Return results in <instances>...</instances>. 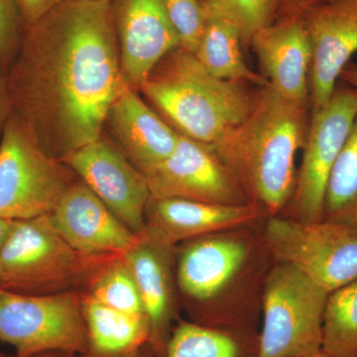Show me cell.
Segmentation results:
<instances>
[{
  "mask_svg": "<svg viewBox=\"0 0 357 357\" xmlns=\"http://www.w3.org/2000/svg\"><path fill=\"white\" fill-rule=\"evenodd\" d=\"M6 79L11 110L54 159L98 140L129 88L109 2L58 0L25 28Z\"/></svg>",
  "mask_w": 357,
  "mask_h": 357,
  "instance_id": "1",
  "label": "cell"
},
{
  "mask_svg": "<svg viewBox=\"0 0 357 357\" xmlns=\"http://www.w3.org/2000/svg\"><path fill=\"white\" fill-rule=\"evenodd\" d=\"M303 357H333L330 354H326L324 351H319L318 354H312V356H303Z\"/></svg>",
  "mask_w": 357,
  "mask_h": 357,
  "instance_id": "36",
  "label": "cell"
},
{
  "mask_svg": "<svg viewBox=\"0 0 357 357\" xmlns=\"http://www.w3.org/2000/svg\"><path fill=\"white\" fill-rule=\"evenodd\" d=\"M0 344L13 357L48 351L88 354L83 298L74 293L25 295L0 288Z\"/></svg>",
  "mask_w": 357,
  "mask_h": 357,
  "instance_id": "9",
  "label": "cell"
},
{
  "mask_svg": "<svg viewBox=\"0 0 357 357\" xmlns=\"http://www.w3.org/2000/svg\"><path fill=\"white\" fill-rule=\"evenodd\" d=\"M0 357H7L6 356V354H4V352L2 351L1 349H0Z\"/></svg>",
  "mask_w": 357,
  "mask_h": 357,
  "instance_id": "37",
  "label": "cell"
},
{
  "mask_svg": "<svg viewBox=\"0 0 357 357\" xmlns=\"http://www.w3.org/2000/svg\"><path fill=\"white\" fill-rule=\"evenodd\" d=\"M256 89L213 76L194 54L178 47L160 61L139 89L178 133L215 146L246 119Z\"/></svg>",
  "mask_w": 357,
  "mask_h": 357,
  "instance_id": "4",
  "label": "cell"
},
{
  "mask_svg": "<svg viewBox=\"0 0 357 357\" xmlns=\"http://www.w3.org/2000/svg\"><path fill=\"white\" fill-rule=\"evenodd\" d=\"M175 248L145 229L122 255L132 272L149 323L148 349L163 357L174 328L176 304Z\"/></svg>",
  "mask_w": 357,
  "mask_h": 357,
  "instance_id": "16",
  "label": "cell"
},
{
  "mask_svg": "<svg viewBox=\"0 0 357 357\" xmlns=\"http://www.w3.org/2000/svg\"><path fill=\"white\" fill-rule=\"evenodd\" d=\"M149 354L152 356L151 351H150L148 347H145V349H141V351L135 352V354H129V356L123 357H149Z\"/></svg>",
  "mask_w": 357,
  "mask_h": 357,
  "instance_id": "35",
  "label": "cell"
},
{
  "mask_svg": "<svg viewBox=\"0 0 357 357\" xmlns=\"http://www.w3.org/2000/svg\"><path fill=\"white\" fill-rule=\"evenodd\" d=\"M357 115V89L337 86L330 100L311 114L292 199L279 215L321 222L326 185Z\"/></svg>",
  "mask_w": 357,
  "mask_h": 357,
  "instance_id": "10",
  "label": "cell"
},
{
  "mask_svg": "<svg viewBox=\"0 0 357 357\" xmlns=\"http://www.w3.org/2000/svg\"><path fill=\"white\" fill-rule=\"evenodd\" d=\"M250 47L269 84L288 100L310 107L312 52L300 14L282 16L262 28Z\"/></svg>",
  "mask_w": 357,
  "mask_h": 357,
  "instance_id": "17",
  "label": "cell"
},
{
  "mask_svg": "<svg viewBox=\"0 0 357 357\" xmlns=\"http://www.w3.org/2000/svg\"><path fill=\"white\" fill-rule=\"evenodd\" d=\"M23 24L16 0H0V69H10L23 36Z\"/></svg>",
  "mask_w": 357,
  "mask_h": 357,
  "instance_id": "28",
  "label": "cell"
},
{
  "mask_svg": "<svg viewBox=\"0 0 357 357\" xmlns=\"http://www.w3.org/2000/svg\"><path fill=\"white\" fill-rule=\"evenodd\" d=\"M63 166L11 110L0 138V218L50 215L72 184Z\"/></svg>",
  "mask_w": 357,
  "mask_h": 357,
  "instance_id": "8",
  "label": "cell"
},
{
  "mask_svg": "<svg viewBox=\"0 0 357 357\" xmlns=\"http://www.w3.org/2000/svg\"><path fill=\"white\" fill-rule=\"evenodd\" d=\"M257 225L176 246V282L183 297L192 303V323L255 331L263 284L274 263Z\"/></svg>",
  "mask_w": 357,
  "mask_h": 357,
  "instance_id": "2",
  "label": "cell"
},
{
  "mask_svg": "<svg viewBox=\"0 0 357 357\" xmlns=\"http://www.w3.org/2000/svg\"><path fill=\"white\" fill-rule=\"evenodd\" d=\"M259 333L227 330L180 321L174 326L163 357H256Z\"/></svg>",
  "mask_w": 357,
  "mask_h": 357,
  "instance_id": "21",
  "label": "cell"
},
{
  "mask_svg": "<svg viewBox=\"0 0 357 357\" xmlns=\"http://www.w3.org/2000/svg\"><path fill=\"white\" fill-rule=\"evenodd\" d=\"M10 112L11 105L8 91H7L6 75L0 69V138Z\"/></svg>",
  "mask_w": 357,
  "mask_h": 357,
  "instance_id": "30",
  "label": "cell"
},
{
  "mask_svg": "<svg viewBox=\"0 0 357 357\" xmlns=\"http://www.w3.org/2000/svg\"><path fill=\"white\" fill-rule=\"evenodd\" d=\"M328 297L295 268L274 262L263 284L256 357H303L321 351Z\"/></svg>",
  "mask_w": 357,
  "mask_h": 357,
  "instance_id": "5",
  "label": "cell"
},
{
  "mask_svg": "<svg viewBox=\"0 0 357 357\" xmlns=\"http://www.w3.org/2000/svg\"><path fill=\"white\" fill-rule=\"evenodd\" d=\"M284 0H204V17L229 21L239 30L243 48L253 36L278 18Z\"/></svg>",
  "mask_w": 357,
  "mask_h": 357,
  "instance_id": "26",
  "label": "cell"
},
{
  "mask_svg": "<svg viewBox=\"0 0 357 357\" xmlns=\"http://www.w3.org/2000/svg\"><path fill=\"white\" fill-rule=\"evenodd\" d=\"M58 0H16L23 29L34 24L57 3Z\"/></svg>",
  "mask_w": 357,
  "mask_h": 357,
  "instance_id": "29",
  "label": "cell"
},
{
  "mask_svg": "<svg viewBox=\"0 0 357 357\" xmlns=\"http://www.w3.org/2000/svg\"><path fill=\"white\" fill-rule=\"evenodd\" d=\"M204 0H163L167 16L177 33L181 48L195 54L206 27Z\"/></svg>",
  "mask_w": 357,
  "mask_h": 357,
  "instance_id": "27",
  "label": "cell"
},
{
  "mask_svg": "<svg viewBox=\"0 0 357 357\" xmlns=\"http://www.w3.org/2000/svg\"><path fill=\"white\" fill-rule=\"evenodd\" d=\"M340 79L352 88L357 89V64H349L342 70Z\"/></svg>",
  "mask_w": 357,
  "mask_h": 357,
  "instance_id": "32",
  "label": "cell"
},
{
  "mask_svg": "<svg viewBox=\"0 0 357 357\" xmlns=\"http://www.w3.org/2000/svg\"><path fill=\"white\" fill-rule=\"evenodd\" d=\"M107 260L77 252L55 229L50 215L15 220L0 250V288L25 295L68 292Z\"/></svg>",
  "mask_w": 357,
  "mask_h": 357,
  "instance_id": "6",
  "label": "cell"
},
{
  "mask_svg": "<svg viewBox=\"0 0 357 357\" xmlns=\"http://www.w3.org/2000/svg\"><path fill=\"white\" fill-rule=\"evenodd\" d=\"M324 220L357 227V115L328 178Z\"/></svg>",
  "mask_w": 357,
  "mask_h": 357,
  "instance_id": "23",
  "label": "cell"
},
{
  "mask_svg": "<svg viewBox=\"0 0 357 357\" xmlns=\"http://www.w3.org/2000/svg\"><path fill=\"white\" fill-rule=\"evenodd\" d=\"M83 310L91 356L123 357L148 347L150 331L145 314L112 309L89 295L83 297Z\"/></svg>",
  "mask_w": 357,
  "mask_h": 357,
  "instance_id": "20",
  "label": "cell"
},
{
  "mask_svg": "<svg viewBox=\"0 0 357 357\" xmlns=\"http://www.w3.org/2000/svg\"><path fill=\"white\" fill-rule=\"evenodd\" d=\"M321 351L333 357H357V278L328 294Z\"/></svg>",
  "mask_w": 357,
  "mask_h": 357,
  "instance_id": "24",
  "label": "cell"
},
{
  "mask_svg": "<svg viewBox=\"0 0 357 357\" xmlns=\"http://www.w3.org/2000/svg\"><path fill=\"white\" fill-rule=\"evenodd\" d=\"M105 124L119 141L122 153L143 175L172 154L180 135L131 88L112 105Z\"/></svg>",
  "mask_w": 357,
  "mask_h": 357,
  "instance_id": "19",
  "label": "cell"
},
{
  "mask_svg": "<svg viewBox=\"0 0 357 357\" xmlns=\"http://www.w3.org/2000/svg\"><path fill=\"white\" fill-rule=\"evenodd\" d=\"M88 295L112 309L145 314L137 283L122 256L109 258L96 269Z\"/></svg>",
  "mask_w": 357,
  "mask_h": 357,
  "instance_id": "25",
  "label": "cell"
},
{
  "mask_svg": "<svg viewBox=\"0 0 357 357\" xmlns=\"http://www.w3.org/2000/svg\"><path fill=\"white\" fill-rule=\"evenodd\" d=\"M241 33L229 21L210 18L194 55L208 73L218 79L245 82L255 86L269 84L264 76L253 72L243 54Z\"/></svg>",
  "mask_w": 357,
  "mask_h": 357,
  "instance_id": "22",
  "label": "cell"
},
{
  "mask_svg": "<svg viewBox=\"0 0 357 357\" xmlns=\"http://www.w3.org/2000/svg\"><path fill=\"white\" fill-rule=\"evenodd\" d=\"M32 357H93L89 354H74V352L68 351H48L44 354H37Z\"/></svg>",
  "mask_w": 357,
  "mask_h": 357,
  "instance_id": "34",
  "label": "cell"
},
{
  "mask_svg": "<svg viewBox=\"0 0 357 357\" xmlns=\"http://www.w3.org/2000/svg\"><path fill=\"white\" fill-rule=\"evenodd\" d=\"M129 229H146L145 215L151 194L146 177L126 155L100 136L60 160Z\"/></svg>",
  "mask_w": 357,
  "mask_h": 357,
  "instance_id": "12",
  "label": "cell"
},
{
  "mask_svg": "<svg viewBox=\"0 0 357 357\" xmlns=\"http://www.w3.org/2000/svg\"><path fill=\"white\" fill-rule=\"evenodd\" d=\"M15 223V220H7V218H0V250L3 248L7 237L10 234L11 230Z\"/></svg>",
  "mask_w": 357,
  "mask_h": 357,
  "instance_id": "33",
  "label": "cell"
},
{
  "mask_svg": "<svg viewBox=\"0 0 357 357\" xmlns=\"http://www.w3.org/2000/svg\"><path fill=\"white\" fill-rule=\"evenodd\" d=\"M102 1L109 2V0H102Z\"/></svg>",
  "mask_w": 357,
  "mask_h": 357,
  "instance_id": "38",
  "label": "cell"
},
{
  "mask_svg": "<svg viewBox=\"0 0 357 357\" xmlns=\"http://www.w3.org/2000/svg\"><path fill=\"white\" fill-rule=\"evenodd\" d=\"M54 227L79 255L93 259L122 256L140 234L129 229L84 183H72L50 213Z\"/></svg>",
  "mask_w": 357,
  "mask_h": 357,
  "instance_id": "15",
  "label": "cell"
},
{
  "mask_svg": "<svg viewBox=\"0 0 357 357\" xmlns=\"http://www.w3.org/2000/svg\"><path fill=\"white\" fill-rule=\"evenodd\" d=\"M274 262L290 265L328 294L357 278V227L267 217L260 227Z\"/></svg>",
  "mask_w": 357,
  "mask_h": 357,
  "instance_id": "7",
  "label": "cell"
},
{
  "mask_svg": "<svg viewBox=\"0 0 357 357\" xmlns=\"http://www.w3.org/2000/svg\"><path fill=\"white\" fill-rule=\"evenodd\" d=\"M312 52L311 112L325 105L357 53V0H323L300 13Z\"/></svg>",
  "mask_w": 357,
  "mask_h": 357,
  "instance_id": "13",
  "label": "cell"
},
{
  "mask_svg": "<svg viewBox=\"0 0 357 357\" xmlns=\"http://www.w3.org/2000/svg\"><path fill=\"white\" fill-rule=\"evenodd\" d=\"M267 218L257 204L229 206L183 199H150L145 215L148 231L171 245L225 230L260 225Z\"/></svg>",
  "mask_w": 357,
  "mask_h": 357,
  "instance_id": "18",
  "label": "cell"
},
{
  "mask_svg": "<svg viewBox=\"0 0 357 357\" xmlns=\"http://www.w3.org/2000/svg\"><path fill=\"white\" fill-rule=\"evenodd\" d=\"M122 76L140 89L167 54L180 47L163 0H109Z\"/></svg>",
  "mask_w": 357,
  "mask_h": 357,
  "instance_id": "14",
  "label": "cell"
},
{
  "mask_svg": "<svg viewBox=\"0 0 357 357\" xmlns=\"http://www.w3.org/2000/svg\"><path fill=\"white\" fill-rule=\"evenodd\" d=\"M310 110L270 84L257 86L246 119L213 146L238 178L248 201L267 217L281 215L292 199L296 159L306 142Z\"/></svg>",
  "mask_w": 357,
  "mask_h": 357,
  "instance_id": "3",
  "label": "cell"
},
{
  "mask_svg": "<svg viewBox=\"0 0 357 357\" xmlns=\"http://www.w3.org/2000/svg\"><path fill=\"white\" fill-rule=\"evenodd\" d=\"M144 176L152 199H183L229 206L250 203L238 178L215 148L183 134L178 135L172 154Z\"/></svg>",
  "mask_w": 357,
  "mask_h": 357,
  "instance_id": "11",
  "label": "cell"
},
{
  "mask_svg": "<svg viewBox=\"0 0 357 357\" xmlns=\"http://www.w3.org/2000/svg\"><path fill=\"white\" fill-rule=\"evenodd\" d=\"M323 0H284L282 4L279 17L282 16L295 15L302 13L307 8L319 3Z\"/></svg>",
  "mask_w": 357,
  "mask_h": 357,
  "instance_id": "31",
  "label": "cell"
}]
</instances>
